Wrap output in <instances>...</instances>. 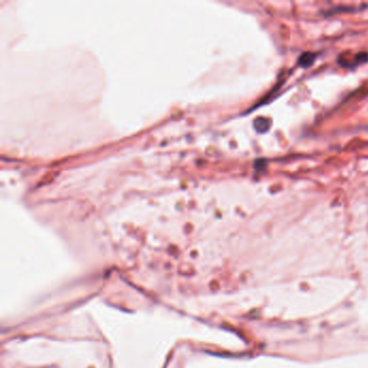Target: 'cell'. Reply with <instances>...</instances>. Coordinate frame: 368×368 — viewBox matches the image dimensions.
<instances>
[{
  "label": "cell",
  "instance_id": "cell-1",
  "mask_svg": "<svg viewBox=\"0 0 368 368\" xmlns=\"http://www.w3.org/2000/svg\"><path fill=\"white\" fill-rule=\"evenodd\" d=\"M316 58H317L316 53L305 52V53H302V54H300V56L298 58V65L302 68H308V67H310L311 65L314 63Z\"/></svg>",
  "mask_w": 368,
  "mask_h": 368
},
{
  "label": "cell",
  "instance_id": "cell-2",
  "mask_svg": "<svg viewBox=\"0 0 368 368\" xmlns=\"http://www.w3.org/2000/svg\"><path fill=\"white\" fill-rule=\"evenodd\" d=\"M270 127H271V122L269 119H266V118H257L254 122V128L256 129V131L259 133L267 132V131L270 129Z\"/></svg>",
  "mask_w": 368,
  "mask_h": 368
}]
</instances>
